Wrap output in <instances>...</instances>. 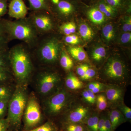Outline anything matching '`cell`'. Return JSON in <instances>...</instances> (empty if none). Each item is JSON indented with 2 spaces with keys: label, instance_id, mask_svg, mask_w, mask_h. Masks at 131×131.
<instances>
[{
  "label": "cell",
  "instance_id": "1",
  "mask_svg": "<svg viewBox=\"0 0 131 131\" xmlns=\"http://www.w3.org/2000/svg\"><path fill=\"white\" fill-rule=\"evenodd\" d=\"M75 95L63 86L57 92L45 99L43 108L50 118L60 117L68 111L76 102Z\"/></svg>",
  "mask_w": 131,
  "mask_h": 131
},
{
  "label": "cell",
  "instance_id": "2",
  "mask_svg": "<svg viewBox=\"0 0 131 131\" xmlns=\"http://www.w3.org/2000/svg\"><path fill=\"white\" fill-rule=\"evenodd\" d=\"M10 67L19 85L27 86L32 71V66L29 55L24 47L16 46L9 52Z\"/></svg>",
  "mask_w": 131,
  "mask_h": 131
},
{
  "label": "cell",
  "instance_id": "3",
  "mask_svg": "<svg viewBox=\"0 0 131 131\" xmlns=\"http://www.w3.org/2000/svg\"><path fill=\"white\" fill-rule=\"evenodd\" d=\"M101 79L107 85H115L125 88L130 83L127 66L121 59L110 57L103 66Z\"/></svg>",
  "mask_w": 131,
  "mask_h": 131
},
{
  "label": "cell",
  "instance_id": "4",
  "mask_svg": "<svg viewBox=\"0 0 131 131\" xmlns=\"http://www.w3.org/2000/svg\"><path fill=\"white\" fill-rule=\"evenodd\" d=\"M27 86L17 84L8 102L7 119L15 129L20 127L28 97Z\"/></svg>",
  "mask_w": 131,
  "mask_h": 131
},
{
  "label": "cell",
  "instance_id": "5",
  "mask_svg": "<svg viewBox=\"0 0 131 131\" xmlns=\"http://www.w3.org/2000/svg\"><path fill=\"white\" fill-rule=\"evenodd\" d=\"M6 34L9 37L22 40L28 44L36 40L37 30L32 21L25 18L15 21H3Z\"/></svg>",
  "mask_w": 131,
  "mask_h": 131
},
{
  "label": "cell",
  "instance_id": "6",
  "mask_svg": "<svg viewBox=\"0 0 131 131\" xmlns=\"http://www.w3.org/2000/svg\"><path fill=\"white\" fill-rule=\"evenodd\" d=\"M24 130L28 131L42 125L43 115L37 98L34 94L29 95L23 114Z\"/></svg>",
  "mask_w": 131,
  "mask_h": 131
},
{
  "label": "cell",
  "instance_id": "7",
  "mask_svg": "<svg viewBox=\"0 0 131 131\" xmlns=\"http://www.w3.org/2000/svg\"><path fill=\"white\" fill-rule=\"evenodd\" d=\"M63 83L62 78L58 73L45 71L38 76L36 87L39 94L45 98L61 88Z\"/></svg>",
  "mask_w": 131,
  "mask_h": 131
},
{
  "label": "cell",
  "instance_id": "8",
  "mask_svg": "<svg viewBox=\"0 0 131 131\" xmlns=\"http://www.w3.org/2000/svg\"><path fill=\"white\" fill-rule=\"evenodd\" d=\"M93 112L89 106L77 101L67 112L61 115V123H77L85 125L87 119Z\"/></svg>",
  "mask_w": 131,
  "mask_h": 131
},
{
  "label": "cell",
  "instance_id": "9",
  "mask_svg": "<svg viewBox=\"0 0 131 131\" xmlns=\"http://www.w3.org/2000/svg\"><path fill=\"white\" fill-rule=\"evenodd\" d=\"M61 51V45L58 40L52 38L46 41L40 47L39 57L45 63H54L58 60Z\"/></svg>",
  "mask_w": 131,
  "mask_h": 131
},
{
  "label": "cell",
  "instance_id": "10",
  "mask_svg": "<svg viewBox=\"0 0 131 131\" xmlns=\"http://www.w3.org/2000/svg\"><path fill=\"white\" fill-rule=\"evenodd\" d=\"M104 92L107 100L108 106H110V108H116L124 103V87L107 85Z\"/></svg>",
  "mask_w": 131,
  "mask_h": 131
},
{
  "label": "cell",
  "instance_id": "11",
  "mask_svg": "<svg viewBox=\"0 0 131 131\" xmlns=\"http://www.w3.org/2000/svg\"><path fill=\"white\" fill-rule=\"evenodd\" d=\"M79 0H60L56 5H51V9L59 16L68 17L78 10Z\"/></svg>",
  "mask_w": 131,
  "mask_h": 131
},
{
  "label": "cell",
  "instance_id": "12",
  "mask_svg": "<svg viewBox=\"0 0 131 131\" xmlns=\"http://www.w3.org/2000/svg\"><path fill=\"white\" fill-rule=\"evenodd\" d=\"M32 15V22L37 30L41 32L47 31L51 30L53 24L50 17L46 11L34 12Z\"/></svg>",
  "mask_w": 131,
  "mask_h": 131
},
{
  "label": "cell",
  "instance_id": "13",
  "mask_svg": "<svg viewBox=\"0 0 131 131\" xmlns=\"http://www.w3.org/2000/svg\"><path fill=\"white\" fill-rule=\"evenodd\" d=\"M27 13L28 8L23 0H10L8 10L10 17L16 20L24 19Z\"/></svg>",
  "mask_w": 131,
  "mask_h": 131
},
{
  "label": "cell",
  "instance_id": "14",
  "mask_svg": "<svg viewBox=\"0 0 131 131\" xmlns=\"http://www.w3.org/2000/svg\"><path fill=\"white\" fill-rule=\"evenodd\" d=\"M85 12L90 20L96 25L103 24L105 19V16L95 4L87 7Z\"/></svg>",
  "mask_w": 131,
  "mask_h": 131
},
{
  "label": "cell",
  "instance_id": "15",
  "mask_svg": "<svg viewBox=\"0 0 131 131\" xmlns=\"http://www.w3.org/2000/svg\"><path fill=\"white\" fill-rule=\"evenodd\" d=\"M107 113L112 131H115L121 125L126 122L124 115L117 108H110Z\"/></svg>",
  "mask_w": 131,
  "mask_h": 131
},
{
  "label": "cell",
  "instance_id": "16",
  "mask_svg": "<svg viewBox=\"0 0 131 131\" xmlns=\"http://www.w3.org/2000/svg\"><path fill=\"white\" fill-rule=\"evenodd\" d=\"M64 83L66 88L69 90H78L84 86L82 81L72 72L69 73L66 77Z\"/></svg>",
  "mask_w": 131,
  "mask_h": 131
},
{
  "label": "cell",
  "instance_id": "17",
  "mask_svg": "<svg viewBox=\"0 0 131 131\" xmlns=\"http://www.w3.org/2000/svg\"><path fill=\"white\" fill-rule=\"evenodd\" d=\"M94 4L96 5L106 17L113 18L115 17L119 13L117 9L108 4L104 0H98Z\"/></svg>",
  "mask_w": 131,
  "mask_h": 131
},
{
  "label": "cell",
  "instance_id": "18",
  "mask_svg": "<svg viewBox=\"0 0 131 131\" xmlns=\"http://www.w3.org/2000/svg\"><path fill=\"white\" fill-rule=\"evenodd\" d=\"M29 8L34 12L46 11L51 10L50 0H28Z\"/></svg>",
  "mask_w": 131,
  "mask_h": 131
},
{
  "label": "cell",
  "instance_id": "19",
  "mask_svg": "<svg viewBox=\"0 0 131 131\" xmlns=\"http://www.w3.org/2000/svg\"><path fill=\"white\" fill-rule=\"evenodd\" d=\"M119 12L130 10V0H104Z\"/></svg>",
  "mask_w": 131,
  "mask_h": 131
},
{
  "label": "cell",
  "instance_id": "20",
  "mask_svg": "<svg viewBox=\"0 0 131 131\" xmlns=\"http://www.w3.org/2000/svg\"><path fill=\"white\" fill-rule=\"evenodd\" d=\"M100 113L97 111H93L91 113L85 123L88 131H98Z\"/></svg>",
  "mask_w": 131,
  "mask_h": 131
},
{
  "label": "cell",
  "instance_id": "21",
  "mask_svg": "<svg viewBox=\"0 0 131 131\" xmlns=\"http://www.w3.org/2000/svg\"><path fill=\"white\" fill-rule=\"evenodd\" d=\"M106 51L105 49L102 46L96 47L91 52V57L94 62L99 64L105 59Z\"/></svg>",
  "mask_w": 131,
  "mask_h": 131
},
{
  "label": "cell",
  "instance_id": "22",
  "mask_svg": "<svg viewBox=\"0 0 131 131\" xmlns=\"http://www.w3.org/2000/svg\"><path fill=\"white\" fill-rule=\"evenodd\" d=\"M60 55V63L61 67L66 70H70L74 65L72 59L65 50L61 51Z\"/></svg>",
  "mask_w": 131,
  "mask_h": 131
},
{
  "label": "cell",
  "instance_id": "23",
  "mask_svg": "<svg viewBox=\"0 0 131 131\" xmlns=\"http://www.w3.org/2000/svg\"><path fill=\"white\" fill-rule=\"evenodd\" d=\"M69 51L71 57L77 61H84L88 59L86 53L81 47H70L69 48Z\"/></svg>",
  "mask_w": 131,
  "mask_h": 131
},
{
  "label": "cell",
  "instance_id": "24",
  "mask_svg": "<svg viewBox=\"0 0 131 131\" xmlns=\"http://www.w3.org/2000/svg\"><path fill=\"white\" fill-rule=\"evenodd\" d=\"M15 88L12 86L11 83L0 84V100H9Z\"/></svg>",
  "mask_w": 131,
  "mask_h": 131
},
{
  "label": "cell",
  "instance_id": "25",
  "mask_svg": "<svg viewBox=\"0 0 131 131\" xmlns=\"http://www.w3.org/2000/svg\"><path fill=\"white\" fill-rule=\"evenodd\" d=\"M79 31L82 38L85 41H89L93 38V31L91 27L86 24H81L79 26Z\"/></svg>",
  "mask_w": 131,
  "mask_h": 131
},
{
  "label": "cell",
  "instance_id": "26",
  "mask_svg": "<svg viewBox=\"0 0 131 131\" xmlns=\"http://www.w3.org/2000/svg\"><path fill=\"white\" fill-rule=\"evenodd\" d=\"M63 131H88L86 125L77 123H61Z\"/></svg>",
  "mask_w": 131,
  "mask_h": 131
},
{
  "label": "cell",
  "instance_id": "27",
  "mask_svg": "<svg viewBox=\"0 0 131 131\" xmlns=\"http://www.w3.org/2000/svg\"><path fill=\"white\" fill-rule=\"evenodd\" d=\"M96 104L97 111L99 112L105 110L108 106V104L106 97L104 92L100 93L96 95Z\"/></svg>",
  "mask_w": 131,
  "mask_h": 131
},
{
  "label": "cell",
  "instance_id": "28",
  "mask_svg": "<svg viewBox=\"0 0 131 131\" xmlns=\"http://www.w3.org/2000/svg\"><path fill=\"white\" fill-rule=\"evenodd\" d=\"M58 130L56 124L51 120H49L34 129L24 131H58Z\"/></svg>",
  "mask_w": 131,
  "mask_h": 131
},
{
  "label": "cell",
  "instance_id": "29",
  "mask_svg": "<svg viewBox=\"0 0 131 131\" xmlns=\"http://www.w3.org/2000/svg\"><path fill=\"white\" fill-rule=\"evenodd\" d=\"M12 76L10 68H0V84L11 83Z\"/></svg>",
  "mask_w": 131,
  "mask_h": 131
},
{
  "label": "cell",
  "instance_id": "30",
  "mask_svg": "<svg viewBox=\"0 0 131 131\" xmlns=\"http://www.w3.org/2000/svg\"><path fill=\"white\" fill-rule=\"evenodd\" d=\"M83 100L85 103L88 105H92L95 104L96 95L89 90L84 89L82 93Z\"/></svg>",
  "mask_w": 131,
  "mask_h": 131
},
{
  "label": "cell",
  "instance_id": "31",
  "mask_svg": "<svg viewBox=\"0 0 131 131\" xmlns=\"http://www.w3.org/2000/svg\"><path fill=\"white\" fill-rule=\"evenodd\" d=\"M102 35L103 37L107 42L112 40L115 35L114 28L112 24L106 25L102 28Z\"/></svg>",
  "mask_w": 131,
  "mask_h": 131
},
{
  "label": "cell",
  "instance_id": "32",
  "mask_svg": "<svg viewBox=\"0 0 131 131\" xmlns=\"http://www.w3.org/2000/svg\"><path fill=\"white\" fill-rule=\"evenodd\" d=\"M9 53L5 47L0 48V68H10Z\"/></svg>",
  "mask_w": 131,
  "mask_h": 131
},
{
  "label": "cell",
  "instance_id": "33",
  "mask_svg": "<svg viewBox=\"0 0 131 131\" xmlns=\"http://www.w3.org/2000/svg\"><path fill=\"white\" fill-rule=\"evenodd\" d=\"M116 108L119 110L124 115L126 122H131V108L126 105L124 103L118 106Z\"/></svg>",
  "mask_w": 131,
  "mask_h": 131
},
{
  "label": "cell",
  "instance_id": "34",
  "mask_svg": "<svg viewBox=\"0 0 131 131\" xmlns=\"http://www.w3.org/2000/svg\"><path fill=\"white\" fill-rule=\"evenodd\" d=\"M9 100H0V119L5 118L7 114L8 106Z\"/></svg>",
  "mask_w": 131,
  "mask_h": 131
},
{
  "label": "cell",
  "instance_id": "35",
  "mask_svg": "<svg viewBox=\"0 0 131 131\" xmlns=\"http://www.w3.org/2000/svg\"><path fill=\"white\" fill-rule=\"evenodd\" d=\"M122 30L124 32H130L131 31V18L130 16L124 17Z\"/></svg>",
  "mask_w": 131,
  "mask_h": 131
},
{
  "label": "cell",
  "instance_id": "36",
  "mask_svg": "<svg viewBox=\"0 0 131 131\" xmlns=\"http://www.w3.org/2000/svg\"><path fill=\"white\" fill-rule=\"evenodd\" d=\"M96 74V71L95 70L92 68H89L87 70L84 75L80 78V80L82 81H88L91 80L94 77Z\"/></svg>",
  "mask_w": 131,
  "mask_h": 131
},
{
  "label": "cell",
  "instance_id": "37",
  "mask_svg": "<svg viewBox=\"0 0 131 131\" xmlns=\"http://www.w3.org/2000/svg\"><path fill=\"white\" fill-rule=\"evenodd\" d=\"M64 41L67 43L71 45H77L80 42L78 37L74 34L66 36L64 38Z\"/></svg>",
  "mask_w": 131,
  "mask_h": 131
},
{
  "label": "cell",
  "instance_id": "38",
  "mask_svg": "<svg viewBox=\"0 0 131 131\" xmlns=\"http://www.w3.org/2000/svg\"><path fill=\"white\" fill-rule=\"evenodd\" d=\"M90 67L89 65L87 64H83L77 67L76 69L77 73L80 76V78L84 75L87 70Z\"/></svg>",
  "mask_w": 131,
  "mask_h": 131
},
{
  "label": "cell",
  "instance_id": "39",
  "mask_svg": "<svg viewBox=\"0 0 131 131\" xmlns=\"http://www.w3.org/2000/svg\"><path fill=\"white\" fill-rule=\"evenodd\" d=\"M7 0H0V18L7 12Z\"/></svg>",
  "mask_w": 131,
  "mask_h": 131
},
{
  "label": "cell",
  "instance_id": "40",
  "mask_svg": "<svg viewBox=\"0 0 131 131\" xmlns=\"http://www.w3.org/2000/svg\"><path fill=\"white\" fill-rule=\"evenodd\" d=\"M131 40V32H124L120 38V41L122 43H127L130 42Z\"/></svg>",
  "mask_w": 131,
  "mask_h": 131
},
{
  "label": "cell",
  "instance_id": "41",
  "mask_svg": "<svg viewBox=\"0 0 131 131\" xmlns=\"http://www.w3.org/2000/svg\"><path fill=\"white\" fill-rule=\"evenodd\" d=\"M98 131H106L105 124V113L100 114L98 122Z\"/></svg>",
  "mask_w": 131,
  "mask_h": 131
},
{
  "label": "cell",
  "instance_id": "42",
  "mask_svg": "<svg viewBox=\"0 0 131 131\" xmlns=\"http://www.w3.org/2000/svg\"><path fill=\"white\" fill-rule=\"evenodd\" d=\"M9 127V122L7 118L0 119V131H7Z\"/></svg>",
  "mask_w": 131,
  "mask_h": 131
},
{
  "label": "cell",
  "instance_id": "43",
  "mask_svg": "<svg viewBox=\"0 0 131 131\" xmlns=\"http://www.w3.org/2000/svg\"><path fill=\"white\" fill-rule=\"evenodd\" d=\"M105 124L106 131H112V125L107 112L105 114Z\"/></svg>",
  "mask_w": 131,
  "mask_h": 131
},
{
  "label": "cell",
  "instance_id": "44",
  "mask_svg": "<svg viewBox=\"0 0 131 131\" xmlns=\"http://www.w3.org/2000/svg\"><path fill=\"white\" fill-rule=\"evenodd\" d=\"M60 30L63 33L66 35V36L71 34L70 30L68 23H65L61 26L60 27Z\"/></svg>",
  "mask_w": 131,
  "mask_h": 131
},
{
  "label": "cell",
  "instance_id": "45",
  "mask_svg": "<svg viewBox=\"0 0 131 131\" xmlns=\"http://www.w3.org/2000/svg\"><path fill=\"white\" fill-rule=\"evenodd\" d=\"M68 24L71 34L74 33L76 29V25L73 22H68Z\"/></svg>",
  "mask_w": 131,
  "mask_h": 131
},
{
  "label": "cell",
  "instance_id": "46",
  "mask_svg": "<svg viewBox=\"0 0 131 131\" xmlns=\"http://www.w3.org/2000/svg\"><path fill=\"white\" fill-rule=\"evenodd\" d=\"M7 39L5 35H0V48L5 47Z\"/></svg>",
  "mask_w": 131,
  "mask_h": 131
},
{
  "label": "cell",
  "instance_id": "47",
  "mask_svg": "<svg viewBox=\"0 0 131 131\" xmlns=\"http://www.w3.org/2000/svg\"><path fill=\"white\" fill-rule=\"evenodd\" d=\"M5 34L6 32L3 21H0V35H5Z\"/></svg>",
  "mask_w": 131,
  "mask_h": 131
},
{
  "label": "cell",
  "instance_id": "48",
  "mask_svg": "<svg viewBox=\"0 0 131 131\" xmlns=\"http://www.w3.org/2000/svg\"><path fill=\"white\" fill-rule=\"evenodd\" d=\"M88 1H94L95 2V3L98 1V0H88Z\"/></svg>",
  "mask_w": 131,
  "mask_h": 131
},
{
  "label": "cell",
  "instance_id": "49",
  "mask_svg": "<svg viewBox=\"0 0 131 131\" xmlns=\"http://www.w3.org/2000/svg\"><path fill=\"white\" fill-rule=\"evenodd\" d=\"M59 131H62V130H60Z\"/></svg>",
  "mask_w": 131,
  "mask_h": 131
},
{
  "label": "cell",
  "instance_id": "50",
  "mask_svg": "<svg viewBox=\"0 0 131 131\" xmlns=\"http://www.w3.org/2000/svg\"><path fill=\"white\" fill-rule=\"evenodd\" d=\"M7 1H8V0H7Z\"/></svg>",
  "mask_w": 131,
  "mask_h": 131
}]
</instances>
